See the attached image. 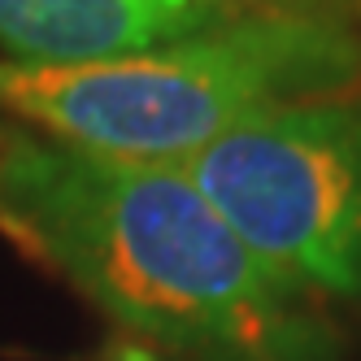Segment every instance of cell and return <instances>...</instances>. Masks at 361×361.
Wrapping results in <instances>:
<instances>
[{
  "mask_svg": "<svg viewBox=\"0 0 361 361\" xmlns=\"http://www.w3.org/2000/svg\"><path fill=\"white\" fill-rule=\"evenodd\" d=\"M0 226L157 353L331 361L309 300L257 262L178 166L114 161L13 131L0 157Z\"/></svg>",
  "mask_w": 361,
  "mask_h": 361,
  "instance_id": "cell-1",
  "label": "cell"
},
{
  "mask_svg": "<svg viewBox=\"0 0 361 361\" xmlns=\"http://www.w3.org/2000/svg\"><path fill=\"white\" fill-rule=\"evenodd\" d=\"M361 92V22L266 9L144 53L22 66L0 61V114L44 140L114 161L183 166L244 118Z\"/></svg>",
  "mask_w": 361,
  "mask_h": 361,
  "instance_id": "cell-2",
  "label": "cell"
},
{
  "mask_svg": "<svg viewBox=\"0 0 361 361\" xmlns=\"http://www.w3.org/2000/svg\"><path fill=\"white\" fill-rule=\"evenodd\" d=\"M178 170L288 292L361 300V92L262 109Z\"/></svg>",
  "mask_w": 361,
  "mask_h": 361,
  "instance_id": "cell-3",
  "label": "cell"
},
{
  "mask_svg": "<svg viewBox=\"0 0 361 361\" xmlns=\"http://www.w3.org/2000/svg\"><path fill=\"white\" fill-rule=\"evenodd\" d=\"M235 18L218 0H0V53L22 66H79L144 53Z\"/></svg>",
  "mask_w": 361,
  "mask_h": 361,
  "instance_id": "cell-4",
  "label": "cell"
},
{
  "mask_svg": "<svg viewBox=\"0 0 361 361\" xmlns=\"http://www.w3.org/2000/svg\"><path fill=\"white\" fill-rule=\"evenodd\" d=\"M226 13H266V9H305V13H340V0H218Z\"/></svg>",
  "mask_w": 361,
  "mask_h": 361,
  "instance_id": "cell-5",
  "label": "cell"
},
{
  "mask_svg": "<svg viewBox=\"0 0 361 361\" xmlns=\"http://www.w3.org/2000/svg\"><path fill=\"white\" fill-rule=\"evenodd\" d=\"M340 5H344L348 13H357V18H361V0H340Z\"/></svg>",
  "mask_w": 361,
  "mask_h": 361,
  "instance_id": "cell-6",
  "label": "cell"
},
{
  "mask_svg": "<svg viewBox=\"0 0 361 361\" xmlns=\"http://www.w3.org/2000/svg\"><path fill=\"white\" fill-rule=\"evenodd\" d=\"M9 135H13L9 126H0V157H5V144H9Z\"/></svg>",
  "mask_w": 361,
  "mask_h": 361,
  "instance_id": "cell-7",
  "label": "cell"
}]
</instances>
